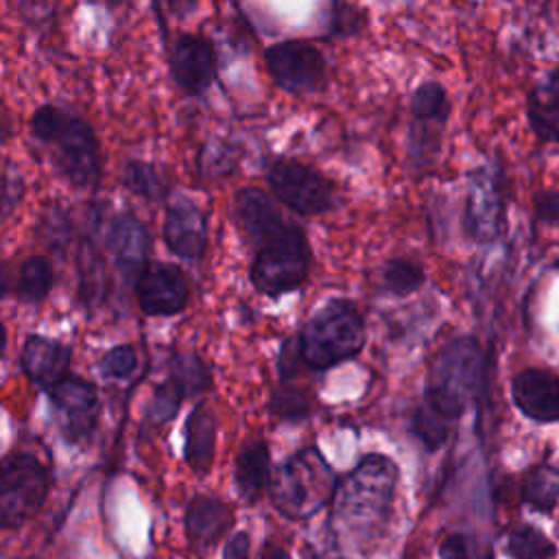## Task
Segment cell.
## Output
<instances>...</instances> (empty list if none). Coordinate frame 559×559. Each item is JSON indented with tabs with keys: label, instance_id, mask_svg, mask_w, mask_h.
<instances>
[{
	"label": "cell",
	"instance_id": "d590c367",
	"mask_svg": "<svg viewBox=\"0 0 559 559\" xmlns=\"http://www.w3.org/2000/svg\"><path fill=\"white\" fill-rule=\"evenodd\" d=\"M68 116L70 114H66L63 109H59L55 105H41L35 109V114L31 118V131L37 140L50 144L57 138V133L63 129Z\"/></svg>",
	"mask_w": 559,
	"mask_h": 559
},
{
	"label": "cell",
	"instance_id": "d6a6232c",
	"mask_svg": "<svg viewBox=\"0 0 559 559\" xmlns=\"http://www.w3.org/2000/svg\"><path fill=\"white\" fill-rule=\"evenodd\" d=\"M269 408H271L277 417H282V419H299V417H304V415L308 413V408H310V397H308L304 391L284 384V386H280V389L273 391Z\"/></svg>",
	"mask_w": 559,
	"mask_h": 559
},
{
	"label": "cell",
	"instance_id": "9c48e42d",
	"mask_svg": "<svg viewBox=\"0 0 559 559\" xmlns=\"http://www.w3.org/2000/svg\"><path fill=\"white\" fill-rule=\"evenodd\" d=\"M264 63L275 85L297 96L321 90L328 72L323 52L304 39H284L269 46Z\"/></svg>",
	"mask_w": 559,
	"mask_h": 559
},
{
	"label": "cell",
	"instance_id": "6da1fadb",
	"mask_svg": "<svg viewBox=\"0 0 559 559\" xmlns=\"http://www.w3.org/2000/svg\"><path fill=\"white\" fill-rule=\"evenodd\" d=\"M397 467L382 454L365 456L334 491L332 522L336 533L349 542L371 539L389 520Z\"/></svg>",
	"mask_w": 559,
	"mask_h": 559
},
{
	"label": "cell",
	"instance_id": "4dcf8cb0",
	"mask_svg": "<svg viewBox=\"0 0 559 559\" xmlns=\"http://www.w3.org/2000/svg\"><path fill=\"white\" fill-rule=\"evenodd\" d=\"M81 295L85 301H98L105 290V266L98 251L92 245H83L81 251Z\"/></svg>",
	"mask_w": 559,
	"mask_h": 559
},
{
	"label": "cell",
	"instance_id": "f546056e",
	"mask_svg": "<svg viewBox=\"0 0 559 559\" xmlns=\"http://www.w3.org/2000/svg\"><path fill=\"white\" fill-rule=\"evenodd\" d=\"M450 424L452 421H448L445 417H441L437 411H432L426 404L419 406L413 415V430L428 450H437L439 445L445 443L448 432H450Z\"/></svg>",
	"mask_w": 559,
	"mask_h": 559
},
{
	"label": "cell",
	"instance_id": "7402d4cb",
	"mask_svg": "<svg viewBox=\"0 0 559 559\" xmlns=\"http://www.w3.org/2000/svg\"><path fill=\"white\" fill-rule=\"evenodd\" d=\"M214 450H216V419L207 406L199 404L186 419V445H183L186 463L194 472L205 474L214 461Z\"/></svg>",
	"mask_w": 559,
	"mask_h": 559
},
{
	"label": "cell",
	"instance_id": "44dd1931",
	"mask_svg": "<svg viewBox=\"0 0 559 559\" xmlns=\"http://www.w3.org/2000/svg\"><path fill=\"white\" fill-rule=\"evenodd\" d=\"M271 454L264 441L251 439L236 454L234 478L245 500H258L271 483Z\"/></svg>",
	"mask_w": 559,
	"mask_h": 559
},
{
	"label": "cell",
	"instance_id": "60d3db41",
	"mask_svg": "<svg viewBox=\"0 0 559 559\" xmlns=\"http://www.w3.org/2000/svg\"><path fill=\"white\" fill-rule=\"evenodd\" d=\"M11 290H15V277L11 273V264L0 258V299H4Z\"/></svg>",
	"mask_w": 559,
	"mask_h": 559
},
{
	"label": "cell",
	"instance_id": "7bdbcfd3",
	"mask_svg": "<svg viewBox=\"0 0 559 559\" xmlns=\"http://www.w3.org/2000/svg\"><path fill=\"white\" fill-rule=\"evenodd\" d=\"M4 347H7V330H4V323L0 321V358L4 354Z\"/></svg>",
	"mask_w": 559,
	"mask_h": 559
},
{
	"label": "cell",
	"instance_id": "ba28073f",
	"mask_svg": "<svg viewBox=\"0 0 559 559\" xmlns=\"http://www.w3.org/2000/svg\"><path fill=\"white\" fill-rule=\"evenodd\" d=\"M507 216V197L504 179L500 168L480 166L469 177L467 199L463 210L465 234L476 242H493L504 234Z\"/></svg>",
	"mask_w": 559,
	"mask_h": 559
},
{
	"label": "cell",
	"instance_id": "2e32d148",
	"mask_svg": "<svg viewBox=\"0 0 559 559\" xmlns=\"http://www.w3.org/2000/svg\"><path fill=\"white\" fill-rule=\"evenodd\" d=\"M166 247L186 260H199L207 247V221L201 207L190 199H177L164 216Z\"/></svg>",
	"mask_w": 559,
	"mask_h": 559
},
{
	"label": "cell",
	"instance_id": "8992f818",
	"mask_svg": "<svg viewBox=\"0 0 559 559\" xmlns=\"http://www.w3.org/2000/svg\"><path fill=\"white\" fill-rule=\"evenodd\" d=\"M48 496L46 467L26 452L11 454L0 465V526L20 528Z\"/></svg>",
	"mask_w": 559,
	"mask_h": 559
},
{
	"label": "cell",
	"instance_id": "cb8c5ba5",
	"mask_svg": "<svg viewBox=\"0 0 559 559\" xmlns=\"http://www.w3.org/2000/svg\"><path fill=\"white\" fill-rule=\"evenodd\" d=\"M411 116L413 122L443 127L450 118V98L441 83L424 81L411 94Z\"/></svg>",
	"mask_w": 559,
	"mask_h": 559
},
{
	"label": "cell",
	"instance_id": "d4e9b609",
	"mask_svg": "<svg viewBox=\"0 0 559 559\" xmlns=\"http://www.w3.org/2000/svg\"><path fill=\"white\" fill-rule=\"evenodd\" d=\"M168 371H170L168 380L183 393V397L197 395V393L210 389V384H212V376H210L207 365L194 352L173 354Z\"/></svg>",
	"mask_w": 559,
	"mask_h": 559
},
{
	"label": "cell",
	"instance_id": "74e56055",
	"mask_svg": "<svg viewBox=\"0 0 559 559\" xmlns=\"http://www.w3.org/2000/svg\"><path fill=\"white\" fill-rule=\"evenodd\" d=\"M439 559H476V548L472 537L454 533L439 544Z\"/></svg>",
	"mask_w": 559,
	"mask_h": 559
},
{
	"label": "cell",
	"instance_id": "52a82bcc",
	"mask_svg": "<svg viewBox=\"0 0 559 559\" xmlns=\"http://www.w3.org/2000/svg\"><path fill=\"white\" fill-rule=\"evenodd\" d=\"M273 197L299 216H317L334 205L332 181L308 164L280 159L266 173Z\"/></svg>",
	"mask_w": 559,
	"mask_h": 559
},
{
	"label": "cell",
	"instance_id": "5b68a950",
	"mask_svg": "<svg viewBox=\"0 0 559 559\" xmlns=\"http://www.w3.org/2000/svg\"><path fill=\"white\" fill-rule=\"evenodd\" d=\"M310 245L299 225H284L258 247L249 280L258 293L277 297L297 290L310 273Z\"/></svg>",
	"mask_w": 559,
	"mask_h": 559
},
{
	"label": "cell",
	"instance_id": "277c9868",
	"mask_svg": "<svg viewBox=\"0 0 559 559\" xmlns=\"http://www.w3.org/2000/svg\"><path fill=\"white\" fill-rule=\"evenodd\" d=\"M269 491L280 513L306 520L334 498L336 474L317 448H301L271 474Z\"/></svg>",
	"mask_w": 559,
	"mask_h": 559
},
{
	"label": "cell",
	"instance_id": "b9f144b4",
	"mask_svg": "<svg viewBox=\"0 0 559 559\" xmlns=\"http://www.w3.org/2000/svg\"><path fill=\"white\" fill-rule=\"evenodd\" d=\"M260 559H290L288 550L280 546L275 539H269L260 552Z\"/></svg>",
	"mask_w": 559,
	"mask_h": 559
},
{
	"label": "cell",
	"instance_id": "ee69618b",
	"mask_svg": "<svg viewBox=\"0 0 559 559\" xmlns=\"http://www.w3.org/2000/svg\"><path fill=\"white\" fill-rule=\"evenodd\" d=\"M107 4H120V2H124V0H105Z\"/></svg>",
	"mask_w": 559,
	"mask_h": 559
},
{
	"label": "cell",
	"instance_id": "d6986e66",
	"mask_svg": "<svg viewBox=\"0 0 559 559\" xmlns=\"http://www.w3.org/2000/svg\"><path fill=\"white\" fill-rule=\"evenodd\" d=\"M526 120L539 142H559V68L537 81L526 96Z\"/></svg>",
	"mask_w": 559,
	"mask_h": 559
},
{
	"label": "cell",
	"instance_id": "9a60e30c",
	"mask_svg": "<svg viewBox=\"0 0 559 559\" xmlns=\"http://www.w3.org/2000/svg\"><path fill=\"white\" fill-rule=\"evenodd\" d=\"M511 395L526 417L542 424L559 419V378L550 369H522L511 382Z\"/></svg>",
	"mask_w": 559,
	"mask_h": 559
},
{
	"label": "cell",
	"instance_id": "8fae6325",
	"mask_svg": "<svg viewBox=\"0 0 559 559\" xmlns=\"http://www.w3.org/2000/svg\"><path fill=\"white\" fill-rule=\"evenodd\" d=\"M52 144V157L59 173L76 188H90L98 181V140L94 129L76 116H68Z\"/></svg>",
	"mask_w": 559,
	"mask_h": 559
},
{
	"label": "cell",
	"instance_id": "5bb4252c",
	"mask_svg": "<svg viewBox=\"0 0 559 559\" xmlns=\"http://www.w3.org/2000/svg\"><path fill=\"white\" fill-rule=\"evenodd\" d=\"M170 72L183 92L201 96L216 76V57L212 44L201 35H181L173 48Z\"/></svg>",
	"mask_w": 559,
	"mask_h": 559
},
{
	"label": "cell",
	"instance_id": "4fadbf2b",
	"mask_svg": "<svg viewBox=\"0 0 559 559\" xmlns=\"http://www.w3.org/2000/svg\"><path fill=\"white\" fill-rule=\"evenodd\" d=\"M107 251L114 260L116 271L127 282H138L142 271L151 264V236L140 218L133 214H120L107 234Z\"/></svg>",
	"mask_w": 559,
	"mask_h": 559
},
{
	"label": "cell",
	"instance_id": "e0dca14e",
	"mask_svg": "<svg viewBox=\"0 0 559 559\" xmlns=\"http://www.w3.org/2000/svg\"><path fill=\"white\" fill-rule=\"evenodd\" d=\"M234 218L242 238L255 249L273 238L286 223L277 212L273 199L255 186L240 188L234 197Z\"/></svg>",
	"mask_w": 559,
	"mask_h": 559
},
{
	"label": "cell",
	"instance_id": "e575fe53",
	"mask_svg": "<svg viewBox=\"0 0 559 559\" xmlns=\"http://www.w3.org/2000/svg\"><path fill=\"white\" fill-rule=\"evenodd\" d=\"M138 367V354L131 345H116L111 347L98 362V369L103 376L114 380L129 378Z\"/></svg>",
	"mask_w": 559,
	"mask_h": 559
},
{
	"label": "cell",
	"instance_id": "ac0fdd59",
	"mask_svg": "<svg viewBox=\"0 0 559 559\" xmlns=\"http://www.w3.org/2000/svg\"><path fill=\"white\" fill-rule=\"evenodd\" d=\"M70 367V347L61 341L31 334L22 347V369L28 380L41 389H52L66 378Z\"/></svg>",
	"mask_w": 559,
	"mask_h": 559
},
{
	"label": "cell",
	"instance_id": "7a4b0ae2",
	"mask_svg": "<svg viewBox=\"0 0 559 559\" xmlns=\"http://www.w3.org/2000/svg\"><path fill=\"white\" fill-rule=\"evenodd\" d=\"M485 371V354L476 338L456 336L435 356L426 384V406L448 421L461 417L472 404Z\"/></svg>",
	"mask_w": 559,
	"mask_h": 559
},
{
	"label": "cell",
	"instance_id": "8d00e7d4",
	"mask_svg": "<svg viewBox=\"0 0 559 559\" xmlns=\"http://www.w3.org/2000/svg\"><path fill=\"white\" fill-rule=\"evenodd\" d=\"M360 24H362V13L358 9H354L349 4H343V2L334 4L332 20H330L332 33H336V35H352V33H356L360 28Z\"/></svg>",
	"mask_w": 559,
	"mask_h": 559
},
{
	"label": "cell",
	"instance_id": "f35d334b",
	"mask_svg": "<svg viewBox=\"0 0 559 559\" xmlns=\"http://www.w3.org/2000/svg\"><path fill=\"white\" fill-rule=\"evenodd\" d=\"M533 210H535L537 223H544V225L559 223V190L537 192L533 201Z\"/></svg>",
	"mask_w": 559,
	"mask_h": 559
},
{
	"label": "cell",
	"instance_id": "484cf974",
	"mask_svg": "<svg viewBox=\"0 0 559 559\" xmlns=\"http://www.w3.org/2000/svg\"><path fill=\"white\" fill-rule=\"evenodd\" d=\"M522 498L533 509L550 513L559 500V472L550 465L533 467L524 476Z\"/></svg>",
	"mask_w": 559,
	"mask_h": 559
},
{
	"label": "cell",
	"instance_id": "ab89813d",
	"mask_svg": "<svg viewBox=\"0 0 559 559\" xmlns=\"http://www.w3.org/2000/svg\"><path fill=\"white\" fill-rule=\"evenodd\" d=\"M249 552H251L249 535H247V533H236V535H231L229 542L225 544L223 559H249Z\"/></svg>",
	"mask_w": 559,
	"mask_h": 559
},
{
	"label": "cell",
	"instance_id": "ffe728a7",
	"mask_svg": "<svg viewBox=\"0 0 559 559\" xmlns=\"http://www.w3.org/2000/svg\"><path fill=\"white\" fill-rule=\"evenodd\" d=\"M183 524L190 542L199 546H212L234 524V511L227 502L214 496H197L186 507Z\"/></svg>",
	"mask_w": 559,
	"mask_h": 559
},
{
	"label": "cell",
	"instance_id": "83f0119b",
	"mask_svg": "<svg viewBox=\"0 0 559 559\" xmlns=\"http://www.w3.org/2000/svg\"><path fill=\"white\" fill-rule=\"evenodd\" d=\"M507 552L511 559H552L557 550L539 528L518 524L507 535Z\"/></svg>",
	"mask_w": 559,
	"mask_h": 559
},
{
	"label": "cell",
	"instance_id": "1f68e13d",
	"mask_svg": "<svg viewBox=\"0 0 559 559\" xmlns=\"http://www.w3.org/2000/svg\"><path fill=\"white\" fill-rule=\"evenodd\" d=\"M41 240L55 251H66L68 242L72 240V227L63 207L50 205L41 214Z\"/></svg>",
	"mask_w": 559,
	"mask_h": 559
},
{
	"label": "cell",
	"instance_id": "7c38bea8",
	"mask_svg": "<svg viewBox=\"0 0 559 559\" xmlns=\"http://www.w3.org/2000/svg\"><path fill=\"white\" fill-rule=\"evenodd\" d=\"M190 286L175 264L151 262L135 282V299L148 317H173L188 304Z\"/></svg>",
	"mask_w": 559,
	"mask_h": 559
},
{
	"label": "cell",
	"instance_id": "3957f363",
	"mask_svg": "<svg viewBox=\"0 0 559 559\" xmlns=\"http://www.w3.org/2000/svg\"><path fill=\"white\" fill-rule=\"evenodd\" d=\"M365 345V321L349 299H332L304 325L297 349L310 369H330L354 358Z\"/></svg>",
	"mask_w": 559,
	"mask_h": 559
},
{
	"label": "cell",
	"instance_id": "836d02e7",
	"mask_svg": "<svg viewBox=\"0 0 559 559\" xmlns=\"http://www.w3.org/2000/svg\"><path fill=\"white\" fill-rule=\"evenodd\" d=\"M183 400V393L170 382H162L153 397H151V404H148V421L151 424H164V421H170V417L179 411V404Z\"/></svg>",
	"mask_w": 559,
	"mask_h": 559
},
{
	"label": "cell",
	"instance_id": "30bf717a",
	"mask_svg": "<svg viewBox=\"0 0 559 559\" xmlns=\"http://www.w3.org/2000/svg\"><path fill=\"white\" fill-rule=\"evenodd\" d=\"M50 402L57 428L66 441L83 443L94 435L100 415L94 384L83 378L66 376L50 389Z\"/></svg>",
	"mask_w": 559,
	"mask_h": 559
},
{
	"label": "cell",
	"instance_id": "4316f807",
	"mask_svg": "<svg viewBox=\"0 0 559 559\" xmlns=\"http://www.w3.org/2000/svg\"><path fill=\"white\" fill-rule=\"evenodd\" d=\"M380 280L391 295L406 297L421 288V284L426 282V273L421 264L411 258H389L382 264Z\"/></svg>",
	"mask_w": 559,
	"mask_h": 559
},
{
	"label": "cell",
	"instance_id": "603a6c76",
	"mask_svg": "<svg viewBox=\"0 0 559 559\" xmlns=\"http://www.w3.org/2000/svg\"><path fill=\"white\" fill-rule=\"evenodd\" d=\"M52 280H55V273H52L50 260L46 255H28L15 273L13 293L22 304L33 306L48 297L52 288Z\"/></svg>",
	"mask_w": 559,
	"mask_h": 559
},
{
	"label": "cell",
	"instance_id": "f1b7e54d",
	"mask_svg": "<svg viewBox=\"0 0 559 559\" xmlns=\"http://www.w3.org/2000/svg\"><path fill=\"white\" fill-rule=\"evenodd\" d=\"M122 186L142 199H159L166 190L162 173L153 164L140 159H131L124 164Z\"/></svg>",
	"mask_w": 559,
	"mask_h": 559
}]
</instances>
